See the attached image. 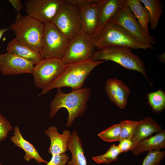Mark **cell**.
I'll use <instances>...</instances> for the list:
<instances>
[{"label":"cell","mask_w":165,"mask_h":165,"mask_svg":"<svg viewBox=\"0 0 165 165\" xmlns=\"http://www.w3.org/2000/svg\"><path fill=\"white\" fill-rule=\"evenodd\" d=\"M91 93L88 87L73 90L68 93L63 92L61 88L57 89V94L50 105L49 118H53L60 108H65L68 113L66 126L70 127L75 119L85 113Z\"/></svg>","instance_id":"cell-1"},{"label":"cell","mask_w":165,"mask_h":165,"mask_svg":"<svg viewBox=\"0 0 165 165\" xmlns=\"http://www.w3.org/2000/svg\"><path fill=\"white\" fill-rule=\"evenodd\" d=\"M105 61H95L90 58L65 64L60 75L51 84L42 90L38 96L46 94L54 88L64 87H71L72 90L82 88L91 71Z\"/></svg>","instance_id":"cell-2"},{"label":"cell","mask_w":165,"mask_h":165,"mask_svg":"<svg viewBox=\"0 0 165 165\" xmlns=\"http://www.w3.org/2000/svg\"><path fill=\"white\" fill-rule=\"evenodd\" d=\"M10 27L17 41L41 54L44 24L28 15H23L20 13L17 14L14 22L11 23Z\"/></svg>","instance_id":"cell-3"},{"label":"cell","mask_w":165,"mask_h":165,"mask_svg":"<svg viewBox=\"0 0 165 165\" xmlns=\"http://www.w3.org/2000/svg\"><path fill=\"white\" fill-rule=\"evenodd\" d=\"M93 53L91 58L97 61H111L124 68L140 73L148 80L144 63L128 47L110 46L102 47Z\"/></svg>","instance_id":"cell-4"},{"label":"cell","mask_w":165,"mask_h":165,"mask_svg":"<svg viewBox=\"0 0 165 165\" xmlns=\"http://www.w3.org/2000/svg\"><path fill=\"white\" fill-rule=\"evenodd\" d=\"M110 46H125L134 49H148L123 27L108 22L96 39V46L100 49Z\"/></svg>","instance_id":"cell-5"},{"label":"cell","mask_w":165,"mask_h":165,"mask_svg":"<svg viewBox=\"0 0 165 165\" xmlns=\"http://www.w3.org/2000/svg\"><path fill=\"white\" fill-rule=\"evenodd\" d=\"M108 22L123 27L148 49H153V46L156 44L154 37L147 35L143 30L125 0L121 8Z\"/></svg>","instance_id":"cell-6"},{"label":"cell","mask_w":165,"mask_h":165,"mask_svg":"<svg viewBox=\"0 0 165 165\" xmlns=\"http://www.w3.org/2000/svg\"><path fill=\"white\" fill-rule=\"evenodd\" d=\"M52 23L69 39L82 31L79 9L65 2L59 9Z\"/></svg>","instance_id":"cell-7"},{"label":"cell","mask_w":165,"mask_h":165,"mask_svg":"<svg viewBox=\"0 0 165 165\" xmlns=\"http://www.w3.org/2000/svg\"><path fill=\"white\" fill-rule=\"evenodd\" d=\"M96 47V41L92 36L82 31L69 40L61 58L65 64L89 59Z\"/></svg>","instance_id":"cell-8"},{"label":"cell","mask_w":165,"mask_h":165,"mask_svg":"<svg viewBox=\"0 0 165 165\" xmlns=\"http://www.w3.org/2000/svg\"><path fill=\"white\" fill-rule=\"evenodd\" d=\"M65 64L61 58H44L34 66L31 74L35 86L42 90L56 80L63 72Z\"/></svg>","instance_id":"cell-9"},{"label":"cell","mask_w":165,"mask_h":165,"mask_svg":"<svg viewBox=\"0 0 165 165\" xmlns=\"http://www.w3.org/2000/svg\"><path fill=\"white\" fill-rule=\"evenodd\" d=\"M69 40L52 22L44 24V38L41 54L43 58H62Z\"/></svg>","instance_id":"cell-10"},{"label":"cell","mask_w":165,"mask_h":165,"mask_svg":"<svg viewBox=\"0 0 165 165\" xmlns=\"http://www.w3.org/2000/svg\"><path fill=\"white\" fill-rule=\"evenodd\" d=\"M65 2L64 0H26L25 12L44 24L50 23Z\"/></svg>","instance_id":"cell-11"},{"label":"cell","mask_w":165,"mask_h":165,"mask_svg":"<svg viewBox=\"0 0 165 165\" xmlns=\"http://www.w3.org/2000/svg\"><path fill=\"white\" fill-rule=\"evenodd\" d=\"M36 64L8 52L0 54V72L4 75L31 74Z\"/></svg>","instance_id":"cell-12"},{"label":"cell","mask_w":165,"mask_h":165,"mask_svg":"<svg viewBox=\"0 0 165 165\" xmlns=\"http://www.w3.org/2000/svg\"><path fill=\"white\" fill-rule=\"evenodd\" d=\"M105 88L110 100L119 107L124 108L130 93L127 86L121 80L114 78L106 81Z\"/></svg>","instance_id":"cell-13"},{"label":"cell","mask_w":165,"mask_h":165,"mask_svg":"<svg viewBox=\"0 0 165 165\" xmlns=\"http://www.w3.org/2000/svg\"><path fill=\"white\" fill-rule=\"evenodd\" d=\"M124 0H101L97 25L92 35L95 40L102 28L122 6Z\"/></svg>","instance_id":"cell-14"},{"label":"cell","mask_w":165,"mask_h":165,"mask_svg":"<svg viewBox=\"0 0 165 165\" xmlns=\"http://www.w3.org/2000/svg\"><path fill=\"white\" fill-rule=\"evenodd\" d=\"M100 1L97 0L91 5L79 9L82 31L92 36L97 25Z\"/></svg>","instance_id":"cell-15"},{"label":"cell","mask_w":165,"mask_h":165,"mask_svg":"<svg viewBox=\"0 0 165 165\" xmlns=\"http://www.w3.org/2000/svg\"><path fill=\"white\" fill-rule=\"evenodd\" d=\"M58 129L53 125L45 131V134L50 140L49 153L52 155L65 153L67 150V144L71 135V132L64 130L62 134H59Z\"/></svg>","instance_id":"cell-16"},{"label":"cell","mask_w":165,"mask_h":165,"mask_svg":"<svg viewBox=\"0 0 165 165\" xmlns=\"http://www.w3.org/2000/svg\"><path fill=\"white\" fill-rule=\"evenodd\" d=\"M14 130V135L10 138V140L16 146L24 151V159L27 162L34 159L38 163H43L46 164L48 162L41 157L34 145L23 138L18 126L15 127Z\"/></svg>","instance_id":"cell-17"},{"label":"cell","mask_w":165,"mask_h":165,"mask_svg":"<svg viewBox=\"0 0 165 165\" xmlns=\"http://www.w3.org/2000/svg\"><path fill=\"white\" fill-rule=\"evenodd\" d=\"M67 149L70 151L71 160L67 165H87L82 141L75 130L71 134L67 144Z\"/></svg>","instance_id":"cell-18"},{"label":"cell","mask_w":165,"mask_h":165,"mask_svg":"<svg viewBox=\"0 0 165 165\" xmlns=\"http://www.w3.org/2000/svg\"><path fill=\"white\" fill-rule=\"evenodd\" d=\"M163 130L161 126L151 117L142 119L139 121L134 136L131 139L133 148L141 141L148 138L153 133H158Z\"/></svg>","instance_id":"cell-19"},{"label":"cell","mask_w":165,"mask_h":165,"mask_svg":"<svg viewBox=\"0 0 165 165\" xmlns=\"http://www.w3.org/2000/svg\"><path fill=\"white\" fill-rule=\"evenodd\" d=\"M165 148V131L163 130L154 136L139 141L134 146L132 151L135 156H138L146 151Z\"/></svg>","instance_id":"cell-20"},{"label":"cell","mask_w":165,"mask_h":165,"mask_svg":"<svg viewBox=\"0 0 165 165\" xmlns=\"http://www.w3.org/2000/svg\"><path fill=\"white\" fill-rule=\"evenodd\" d=\"M6 50L15 55L36 63L43 59L40 53L18 42L15 38L9 42Z\"/></svg>","instance_id":"cell-21"},{"label":"cell","mask_w":165,"mask_h":165,"mask_svg":"<svg viewBox=\"0 0 165 165\" xmlns=\"http://www.w3.org/2000/svg\"><path fill=\"white\" fill-rule=\"evenodd\" d=\"M126 1L143 30L150 35L148 26L150 16L147 9L142 5L139 0H126Z\"/></svg>","instance_id":"cell-22"},{"label":"cell","mask_w":165,"mask_h":165,"mask_svg":"<svg viewBox=\"0 0 165 165\" xmlns=\"http://www.w3.org/2000/svg\"><path fill=\"white\" fill-rule=\"evenodd\" d=\"M148 10L150 16V28L154 30L158 26L163 12L161 2L159 0H139Z\"/></svg>","instance_id":"cell-23"},{"label":"cell","mask_w":165,"mask_h":165,"mask_svg":"<svg viewBox=\"0 0 165 165\" xmlns=\"http://www.w3.org/2000/svg\"><path fill=\"white\" fill-rule=\"evenodd\" d=\"M121 153L118 146L113 144L105 153L100 156H93L92 158L97 163L110 164L112 161H117L118 156Z\"/></svg>","instance_id":"cell-24"},{"label":"cell","mask_w":165,"mask_h":165,"mask_svg":"<svg viewBox=\"0 0 165 165\" xmlns=\"http://www.w3.org/2000/svg\"><path fill=\"white\" fill-rule=\"evenodd\" d=\"M149 103L156 111H162L165 108V94L162 90L150 93L148 95Z\"/></svg>","instance_id":"cell-25"},{"label":"cell","mask_w":165,"mask_h":165,"mask_svg":"<svg viewBox=\"0 0 165 165\" xmlns=\"http://www.w3.org/2000/svg\"><path fill=\"white\" fill-rule=\"evenodd\" d=\"M120 123L122 127L119 141L127 139L131 140L134 136L139 121L126 120Z\"/></svg>","instance_id":"cell-26"},{"label":"cell","mask_w":165,"mask_h":165,"mask_svg":"<svg viewBox=\"0 0 165 165\" xmlns=\"http://www.w3.org/2000/svg\"><path fill=\"white\" fill-rule=\"evenodd\" d=\"M121 127L120 123L116 124L100 133L98 136L106 142L119 141Z\"/></svg>","instance_id":"cell-27"},{"label":"cell","mask_w":165,"mask_h":165,"mask_svg":"<svg viewBox=\"0 0 165 165\" xmlns=\"http://www.w3.org/2000/svg\"><path fill=\"white\" fill-rule=\"evenodd\" d=\"M165 156V152L156 150L149 151L141 165H160Z\"/></svg>","instance_id":"cell-28"},{"label":"cell","mask_w":165,"mask_h":165,"mask_svg":"<svg viewBox=\"0 0 165 165\" xmlns=\"http://www.w3.org/2000/svg\"><path fill=\"white\" fill-rule=\"evenodd\" d=\"M13 127L6 118L0 114V141L5 140Z\"/></svg>","instance_id":"cell-29"},{"label":"cell","mask_w":165,"mask_h":165,"mask_svg":"<svg viewBox=\"0 0 165 165\" xmlns=\"http://www.w3.org/2000/svg\"><path fill=\"white\" fill-rule=\"evenodd\" d=\"M69 157L65 153L52 155L50 160L46 165H65Z\"/></svg>","instance_id":"cell-30"},{"label":"cell","mask_w":165,"mask_h":165,"mask_svg":"<svg viewBox=\"0 0 165 165\" xmlns=\"http://www.w3.org/2000/svg\"><path fill=\"white\" fill-rule=\"evenodd\" d=\"M97 0H66L65 2L73 5L79 9L86 7L93 3Z\"/></svg>","instance_id":"cell-31"},{"label":"cell","mask_w":165,"mask_h":165,"mask_svg":"<svg viewBox=\"0 0 165 165\" xmlns=\"http://www.w3.org/2000/svg\"><path fill=\"white\" fill-rule=\"evenodd\" d=\"M119 142L118 146L121 153L125 152L132 150L133 145L131 140L124 139Z\"/></svg>","instance_id":"cell-32"},{"label":"cell","mask_w":165,"mask_h":165,"mask_svg":"<svg viewBox=\"0 0 165 165\" xmlns=\"http://www.w3.org/2000/svg\"><path fill=\"white\" fill-rule=\"evenodd\" d=\"M9 2L12 5L18 13H20L24 6L21 0H9Z\"/></svg>","instance_id":"cell-33"},{"label":"cell","mask_w":165,"mask_h":165,"mask_svg":"<svg viewBox=\"0 0 165 165\" xmlns=\"http://www.w3.org/2000/svg\"><path fill=\"white\" fill-rule=\"evenodd\" d=\"M10 28H11L9 27L8 28L0 29V40L2 38L4 33Z\"/></svg>","instance_id":"cell-34"},{"label":"cell","mask_w":165,"mask_h":165,"mask_svg":"<svg viewBox=\"0 0 165 165\" xmlns=\"http://www.w3.org/2000/svg\"><path fill=\"white\" fill-rule=\"evenodd\" d=\"M0 165H3L1 164V163H0Z\"/></svg>","instance_id":"cell-35"}]
</instances>
